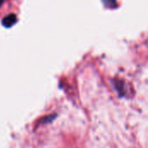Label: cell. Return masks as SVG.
<instances>
[{
	"label": "cell",
	"instance_id": "cell-1",
	"mask_svg": "<svg viewBox=\"0 0 148 148\" xmlns=\"http://www.w3.org/2000/svg\"><path fill=\"white\" fill-rule=\"evenodd\" d=\"M16 23V16L15 14H10L7 16L3 17L2 20V23L4 27L10 28Z\"/></svg>",
	"mask_w": 148,
	"mask_h": 148
},
{
	"label": "cell",
	"instance_id": "cell-2",
	"mask_svg": "<svg viewBox=\"0 0 148 148\" xmlns=\"http://www.w3.org/2000/svg\"><path fill=\"white\" fill-rule=\"evenodd\" d=\"M3 1H4V0H0V6L2 5V3H3Z\"/></svg>",
	"mask_w": 148,
	"mask_h": 148
}]
</instances>
